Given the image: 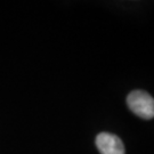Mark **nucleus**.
Instances as JSON below:
<instances>
[{"label": "nucleus", "mask_w": 154, "mask_h": 154, "mask_svg": "<svg viewBox=\"0 0 154 154\" xmlns=\"http://www.w3.org/2000/svg\"><path fill=\"white\" fill-rule=\"evenodd\" d=\"M129 110L137 116L149 120L154 118V98L143 90H134L127 97Z\"/></svg>", "instance_id": "f257e3e1"}, {"label": "nucleus", "mask_w": 154, "mask_h": 154, "mask_svg": "<svg viewBox=\"0 0 154 154\" xmlns=\"http://www.w3.org/2000/svg\"><path fill=\"white\" fill-rule=\"evenodd\" d=\"M96 146L100 154H125L122 140L110 132L98 134L96 137Z\"/></svg>", "instance_id": "f03ea898"}]
</instances>
